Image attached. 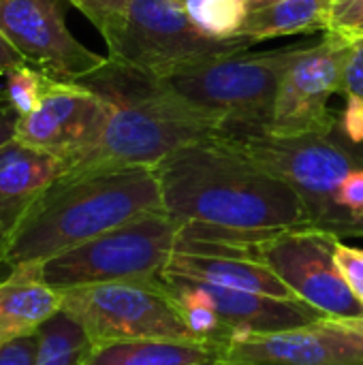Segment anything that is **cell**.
<instances>
[{
    "label": "cell",
    "instance_id": "d6a6232c",
    "mask_svg": "<svg viewBox=\"0 0 363 365\" xmlns=\"http://www.w3.org/2000/svg\"><path fill=\"white\" fill-rule=\"evenodd\" d=\"M274 2H278V0H246V4H248V11H257V9H261V6H267V4H274Z\"/></svg>",
    "mask_w": 363,
    "mask_h": 365
},
{
    "label": "cell",
    "instance_id": "cb8c5ba5",
    "mask_svg": "<svg viewBox=\"0 0 363 365\" xmlns=\"http://www.w3.org/2000/svg\"><path fill=\"white\" fill-rule=\"evenodd\" d=\"M68 2L90 19L98 28V32H103L107 26L118 21L131 4V0H68Z\"/></svg>",
    "mask_w": 363,
    "mask_h": 365
},
{
    "label": "cell",
    "instance_id": "52a82bcc",
    "mask_svg": "<svg viewBox=\"0 0 363 365\" xmlns=\"http://www.w3.org/2000/svg\"><path fill=\"white\" fill-rule=\"evenodd\" d=\"M308 43L263 53H233L163 79L190 103L227 120L223 133H267L280 83Z\"/></svg>",
    "mask_w": 363,
    "mask_h": 365
},
{
    "label": "cell",
    "instance_id": "83f0119b",
    "mask_svg": "<svg viewBox=\"0 0 363 365\" xmlns=\"http://www.w3.org/2000/svg\"><path fill=\"white\" fill-rule=\"evenodd\" d=\"M28 62L24 60V56L13 47V43L2 34V30H0V77H4V75H9L11 71H15V68H21V66H26Z\"/></svg>",
    "mask_w": 363,
    "mask_h": 365
},
{
    "label": "cell",
    "instance_id": "ba28073f",
    "mask_svg": "<svg viewBox=\"0 0 363 365\" xmlns=\"http://www.w3.org/2000/svg\"><path fill=\"white\" fill-rule=\"evenodd\" d=\"M60 310L83 327L92 346L120 340L199 342L160 278L64 289Z\"/></svg>",
    "mask_w": 363,
    "mask_h": 365
},
{
    "label": "cell",
    "instance_id": "7402d4cb",
    "mask_svg": "<svg viewBox=\"0 0 363 365\" xmlns=\"http://www.w3.org/2000/svg\"><path fill=\"white\" fill-rule=\"evenodd\" d=\"M325 32L340 34L349 41L363 38V0H342L334 4Z\"/></svg>",
    "mask_w": 363,
    "mask_h": 365
},
{
    "label": "cell",
    "instance_id": "4fadbf2b",
    "mask_svg": "<svg viewBox=\"0 0 363 365\" xmlns=\"http://www.w3.org/2000/svg\"><path fill=\"white\" fill-rule=\"evenodd\" d=\"M190 284L199 291V295L205 302H210V306L218 312L223 323L233 331V336L295 329L325 319L321 312L302 302H287L261 293L225 289L216 284Z\"/></svg>",
    "mask_w": 363,
    "mask_h": 365
},
{
    "label": "cell",
    "instance_id": "f546056e",
    "mask_svg": "<svg viewBox=\"0 0 363 365\" xmlns=\"http://www.w3.org/2000/svg\"><path fill=\"white\" fill-rule=\"evenodd\" d=\"M88 353H90V351H79V353H68V355H62V357L41 359L39 365H83Z\"/></svg>",
    "mask_w": 363,
    "mask_h": 365
},
{
    "label": "cell",
    "instance_id": "8992f818",
    "mask_svg": "<svg viewBox=\"0 0 363 365\" xmlns=\"http://www.w3.org/2000/svg\"><path fill=\"white\" fill-rule=\"evenodd\" d=\"M180 231L182 222L167 212H150L36 265V276L56 291L156 280L175 252Z\"/></svg>",
    "mask_w": 363,
    "mask_h": 365
},
{
    "label": "cell",
    "instance_id": "5b68a950",
    "mask_svg": "<svg viewBox=\"0 0 363 365\" xmlns=\"http://www.w3.org/2000/svg\"><path fill=\"white\" fill-rule=\"evenodd\" d=\"M101 34L109 60L154 79H167L250 47L242 36H208L190 21L180 0H131L126 13Z\"/></svg>",
    "mask_w": 363,
    "mask_h": 365
},
{
    "label": "cell",
    "instance_id": "d6986e66",
    "mask_svg": "<svg viewBox=\"0 0 363 365\" xmlns=\"http://www.w3.org/2000/svg\"><path fill=\"white\" fill-rule=\"evenodd\" d=\"M190 21L212 38H233L248 17L246 0H180Z\"/></svg>",
    "mask_w": 363,
    "mask_h": 365
},
{
    "label": "cell",
    "instance_id": "7c38bea8",
    "mask_svg": "<svg viewBox=\"0 0 363 365\" xmlns=\"http://www.w3.org/2000/svg\"><path fill=\"white\" fill-rule=\"evenodd\" d=\"M225 365H363V338L332 319L282 331L240 334L225 346Z\"/></svg>",
    "mask_w": 363,
    "mask_h": 365
},
{
    "label": "cell",
    "instance_id": "9a60e30c",
    "mask_svg": "<svg viewBox=\"0 0 363 365\" xmlns=\"http://www.w3.org/2000/svg\"><path fill=\"white\" fill-rule=\"evenodd\" d=\"M163 276L180 278L186 282H201V284H216L225 289L261 293L287 302H300L293 295V291L274 272H270L265 265L252 259L237 257V255L175 250Z\"/></svg>",
    "mask_w": 363,
    "mask_h": 365
},
{
    "label": "cell",
    "instance_id": "ffe728a7",
    "mask_svg": "<svg viewBox=\"0 0 363 365\" xmlns=\"http://www.w3.org/2000/svg\"><path fill=\"white\" fill-rule=\"evenodd\" d=\"M36 331H39V361L92 349V342L83 331V327L62 310L56 312L51 319H47Z\"/></svg>",
    "mask_w": 363,
    "mask_h": 365
},
{
    "label": "cell",
    "instance_id": "2e32d148",
    "mask_svg": "<svg viewBox=\"0 0 363 365\" xmlns=\"http://www.w3.org/2000/svg\"><path fill=\"white\" fill-rule=\"evenodd\" d=\"M60 312V291L36 276V265H21L0 280V346L36 331Z\"/></svg>",
    "mask_w": 363,
    "mask_h": 365
},
{
    "label": "cell",
    "instance_id": "f1b7e54d",
    "mask_svg": "<svg viewBox=\"0 0 363 365\" xmlns=\"http://www.w3.org/2000/svg\"><path fill=\"white\" fill-rule=\"evenodd\" d=\"M17 122H19V113L6 101H0V145L15 139Z\"/></svg>",
    "mask_w": 363,
    "mask_h": 365
},
{
    "label": "cell",
    "instance_id": "1f68e13d",
    "mask_svg": "<svg viewBox=\"0 0 363 365\" xmlns=\"http://www.w3.org/2000/svg\"><path fill=\"white\" fill-rule=\"evenodd\" d=\"M6 252H9V231L0 227V272L6 269Z\"/></svg>",
    "mask_w": 363,
    "mask_h": 365
},
{
    "label": "cell",
    "instance_id": "e575fe53",
    "mask_svg": "<svg viewBox=\"0 0 363 365\" xmlns=\"http://www.w3.org/2000/svg\"><path fill=\"white\" fill-rule=\"evenodd\" d=\"M0 101H4V96H2V90H0Z\"/></svg>",
    "mask_w": 363,
    "mask_h": 365
},
{
    "label": "cell",
    "instance_id": "44dd1931",
    "mask_svg": "<svg viewBox=\"0 0 363 365\" xmlns=\"http://www.w3.org/2000/svg\"><path fill=\"white\" fill-rule=\"evenodd\" d=\"M6 86L2 90L4 101L19 113V118L30 115L39 103L43 101L45 92L49 90L53 77H49L47 73L26 64L21 68L11 71L9 75H4Z\"/></svg>",
    "mask_w": 363,
    "mask_h": 365
},
{
    "label": "cell",
    "instance_id": "484cf974",
    "mask_svg": "<svg viewBox=\"0 0 363 365\" xmlns=\"http://www.w3.org/2000/svg\"><path fill=\"white\" fill-rule=\"evenodd\" d=\"M344 94L363 105V38L351 41V53L344 68Z\"/></svg>",
    "mask_w": 363,
    "mask_h": 365
},
{
    "label": "cell",
    "instance_id": "7a4b0ae2",
    "mask_svg": "<svg viewBox=\"0 0 363 365\" xmlns=\"http://www.w3.org/2000/svg\"><path fill=\"white\" fill-rule=\"evenodd\" d=\"M77 83L109 105V118L98 143L64 175L113 171L126 167H156L175 150L214 139L227 120L203 109L163 79L148 77L113 60Z\"/></svg>",
    "mask_w": 363,
    "mask_h": 365
},
{
    "label": "cell",
    "instance_id": "4316f807",
    "mask_svg": "<svg viewBox=\"0 0 363 365\" xmlns=\"http://www.w3.org/2000/svg\"><path fill=\"white\" fill-rule=\"evenodd\" d=\"M347 101L349 103H347L344 118H342V130L353 143H359L363 141V105L353 98H347Z\"/></svg>",
    "mask_w": 363,
    "mask_h": 365
},
{
    "label": "cell",
    "instance_id": "277c9868",
    "mask_svg": "<svg viewBox=\"0 0 363 365\" xmlns=\"http://www.w3.org/2000/svg\"><path fill=\"white\" fill-rule=\"evenodd\" d=\"M216 139L248 154L285 180L302 199L315 229L363 237V152L332 135L274 137L218 133Z\"/></svg>",
    "mask_w": 363,
    "mask_h": 365
},
{
    "label": "cell",
    "instance_id": "ac0fdd59",
    "mask_svg": "<svg viewBox=\"0 0 363 365\" xmlns=\"http://www.w3.org/2000/svg\"><path fill=\"white\" fill-rule=\"evenodd\" d=\"M334 4L329 0H278L274 4L250 11L240 36L250 45L289 36L325 32Z\"/></svg>",
    "mask_w": 363,
    "mask_h": 365
},
{
    "label": "cell",
    "instance_id": "d4e9b609",
    "mask_svg": "<svg viewBox=\"0 0 363 365\" xmlns=\"http://www.w3.org/2000/svg\"><path fill=\"white\" fill-rule=\"evenodd\" d=\"M0 365H39V331L24 334L2 344Z\"/></svg>",
    "mask_w": 363,
    "mask_h": 365
},
{
    "label": "cell",
    "instance_id": "e0dca14e",
    "mask_svg": "<svg viewBox=\"0 0 363 365\" xmlns=\"http://www.w3.org/2000/svg\"><path fill=\"white\" fill-rule=\"evenodd\" d=\"M83 365H225V344L195 340H120L94 344Z\"/></svg>",
    "mask_w": 363,
    "mask_h": 365
},
{
    "label": "cell",
    "instance_id": "4dcf8cb0",
    "mask_svg": "<svg viewBox=\"0 0 363 365\" xmlns=\"http://www.w3.org/2000/svg\"><path fill=\"white\" fill-rule=\"evenodd\" d=\"M332 321L338 323L340 327H344V329H349V331H353V334H357V336L363 338V317H357V319H332Z\"/></svg>",
    "mask_w": 363,
    "mask_h": 365
},
{
    "label": "cell",
    "instance_id": "9c48e42d",
    "mask_svg": "<svg viewBox=\"0 0 363 365\" xmlns=\"http://www.w3.org/2000/svg\"><path fill=\"white\" fill-rule=\"evenodd\" d=\"M349 53L351 41L334 32H325L319 43H308L280 83L267 133L274 137L332 135L336 113L327 103L334 94H344Z\"/></svg>",
    "mask_w": 363,
    "mask_h": 365
},
{
    "label": "cell",
    "instance_id": "3957f363",
    "mask_svg": "<svg viewBox=\"0 0 363 365\" xmlns=\"http://www.w3.org/2000/svg\"><path fill=\"white\" fill-rule=\"evenodd\" d=\"M150 212H165L152 167L62 175L11 231L6 269L41 265Z\"/></svg>",
    "mask_w": 363,
    "mask_h": 365
},
{
    "label": "cell",
    "instance_id": "5bb4252c",
    "mask_svg": "<svg viewBox=\"0 0 363 365\" xmlns=\"http://www.w3.org/2000/svg\"><path fill=\"white\" fill-rule=\"evenodd\" d=\"M64 173V163L17 137L0 145V227L11 231L32 203Z\"/></svg>",
    "mask_w": 363,
    "mask_h": 365
},
{
    "label": "cell",
    "instance_id": "6da1fadb",
    "mask_svg": "<svg viewBox=\"0 0 363 365\" xmlns=\"http://www.w3.org/2000/svg\"><path fill=\"white\" fill-rule=\"evenodd\" d=\"M154 171L163 210L182 225L242 233L312 227L285 180L216 137L175 150Z\"/></svg>",
    "mask_w": 363,
    "mask_h": 365
},
{
    "label": "cell",
    "instance_id": "603a6c76",
    "mask_svg": "<svg viewBox=\"0 0 363 365\" xmlns=\"http://www.w3.org/2000/svg\"><path fill=\"white\" fill-rule=\"evenodd\" d=\"M336 265L353 291V295L363 304V250L347 246L342 240L336 244Z\"/></svg>",
    "mask_w": 363,
    "mask_h": 365
},
{
    "label": "cell",
    "instance_id": "30bf717a",
    "mask_svg": "<svg viewBox=\"0 0 363 365\" xmlns=\"http://www.w3.org/2000/svg\"><path fill=\"white\" fill-rule=\"evenodd\" d=\"M0 30L30 66L60 81H79L107 60L73 36L60 0H0Z\"/></svg>",
    "mask_w": 363,
    "mask_h": 365
},
{
    "label": "cell",
    "instance_id": "8fae6325",
    "mask_svg": "<svg viewBox=\"0 0 363 365\" xmlns=\"http://www.w3.org/2000/svg\"><path fill=\"white\" fill-rule=\"evenodd\" d=\"M107 118L109 105L98 94L77 81L53 79L39 107L19 118L15 137L58 156L66 173L98 143Z\"/></svg>",
    "mask_w": 363,
    "mask_h": 365
},
{
    "label": "cell",
    "instance_id": "836d02e7",
    "mask_svg": "<svg viewBox=\"0 0 363 365\" xmlns=\"http://www.w3.org/2000/svg\"><path fill=\"white\" fill-rule=\"evenodd\" d=\"M332 4H338V2H342V0H329Z\"/></svg>",
    "mask_w": 363,
    "mask_h": 365
}]
</instances>
